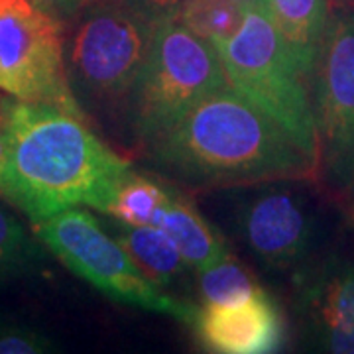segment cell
I'll return each mask as SVG.
<instances>
[{
    "label": "cell",
    "mask_w": 354,
    "mask_h": 354,
    "mask_svg": "<svg viewBox=\"0 0 354 354\" xmlns=\"http://www.w3.org/2000/svg\"><path fill=\"white\" fill-rule=\"evenodd\" d=\"M158 20L124 0L95 2L67 46V79L73 95L113 102L128 99L152 48Z\"/></svg>",
    "instance_id": "8992f818"
},
{
    "label": "cell",
    "mask_w": 354,
    "mask_h": 354,
    "mask_svg": "<svg viewBox=\"0 0 354 354\" xmlns=\"http://www.w3.org/2000/svg\"><path fill=\"white\" fill-rule=\"evenodd\" d=\"M171 195L174 191L150 177L140 176L130 167L106 185L95 211L111 216L120 225H158Z\"/></svg>",
    "instance_id": "5bb4252c"
},
{
    "label": "cell",
    "mask_w": 354,
    "mask_h": 354,
    "mask_svg": "<svg viewBox=\"0 0 354 354\" xmlns=\"http://www.w3.org/2000/svg\"><path fill=\"white\" fill-rule=\"evenodd\" d=\"M176 18L193 34L213 44L241 28L244 8L234 0H181Z\"/></svg>",
    "instance_id": "2e32d148"
},
{
    "label": "cell",
    "mask_w": 354,
    "mask_h": 354,
    "mask_svg": "<svg viewBox=\"0 0 354 354\" xmlns=\"http://www.w3.org/2000/svg\"><path fill=\"white\" fill-rule=\"evenodd\" d=\"M299 301L325 351L354 354V264L327 262L319 268L304 283Z\"/></svg>",
    "instance_id": "8fae6325"
},
{
    "label": "cell",
    "mask_w": 354,
    "mask_h": 354,
    "mask_svg": "<svg viewBox=\"0 0 354 354\" xmlns=\"http://www.w3.org/2000/svg\"><path fill=\"white\" fill-rule=\"evenodd\" d=\"M227 83L211 41L193 34L177 18L160 20L148 59L128 97L130 124L146 144Z\"/></svg>",
    "instance_id": "277c9868"
},
{
    "label": "cell",
    "mask_w": 354,
    "mask_h": 354,
    "mask_svg": "<svg viewBox=\"0 0 354 354\" xmlns=\"http://www.w3.org/2000/svg\"><path fill=\"white\" fill-rule=\"evenodd\" d=\"M227 81L290 130L319 158L315 111L279 30L258 2L244 10L241 28L213 41Z\"/></svg>",
    "instance_id": "3957f363"
},
{
    "label": "cell",
    "mask_w": 354,
    "mask_h": 354,
    "mask_svg": "<svg viewBox=\"0 0 354 354\" xmlns=\"http://www.w3.org/2000/svg\"><path fill=\"white\" fill-rule=\"evenodd\" d=\"M0 91L81 113L67 79L62 22L30 0H0Z\"/></svg>",
    "instance_id": "52a82bcc"
},
{
    "label": "cell",
    "mask_w": 354,
    "mask_h": 354,
    "mask_svg": "<svg viewBox=\"0 0 354 354\" xmlns=\"http://www.w3.org/2000/svg\"><path fill=\"white\" fill-rule=\"evenodd\" d=\"M38 258L36 244L24 227L0 205V281L26 274Z\"/></svg>",
    "instance_id": "ac0fdd59"
},
{
    "label": "cell",
    "mask_w": 354,
    "mask_h": 354,
    "mask_svg": "<svg viewBox=\"0 0 354 354\" xmlns=\"http://www.w3.org/2000/svg\"><path fill=\"white\" fill-rule=\"evenodd\" d=\"M234 2H239L242 8L246 10V8H250V6H254V4H258L260 0H234Z\"/></svg>",
    "instance_id": "603a6c76"
},
{
    "label": "cell",
    "mask_w": 354,
    "mask_h": 354,
    "mask_svg": "<svg viewBox=\"0 0 354 354\" xmlns=\"http://www.w3.org/2000/svg\"><path fill=\"white\" fill-rule=\"evenodd\" d=\"M34 232L75 276L109 299L191 325L197 307L179 301L152 283L116 236H109L85 209H64L34 223Z\"/></svg>",
    "instance_id": "5b68a950"
},
{
    "label": "cell",
    "mask_w": 354,
    "mask_h": 354,
    "mask_svg": "<svg viewBox=\"0 0 354 354\" xmlns=\"http://www.w3.org/2000/svg\"><path fill=\"white\" fill-rule=\"evenodd\" d=\"M158 227L164 228L189 268L197 272L228 256L223 236L197 213L187 197L176 191L164 207Z\"/></svg>",
    "instance_id": "4fadbf2b"
},
{
    "label": "cell",
    "mask_w": 354,
    "mask_h": 354,
    "mask_svg": "<svg viewBox=\"0 0 354 354\" xmlns=\"http://www.w3.org/2000/svg\"><path fill=\"white\" fill-rule=\"evenodd\" d=\"M8 102L10 99L0 97V176L6 164V136H8Z\"/></svg>",
    "instance_id": "7402d4cb"
},
{
    "label": "cell",
    "mask_w": 354,
    "mask_h": 354,
    "mask_svg": "<svg viewBox=\"0 0 354 354\" xmlns=\"http://www.w3.org/2000/svg\"><path fill=\"white\" fill-rule=\"evenodd\" d=\"M130 6L138 8L140 12L148 14L153 20L176 18L177 10L181 6V0H124Z\"/></svg>",
    "instance_id": "44dd1931"
},
{
    "label": "cell",
    "mask_w": 354,
    "mask_h": 354,
    "mask_svg": "<svg viewBox=\"0 0 354 354\" xmlns=\"http://www.w3.org/2000/svg\"><path fill=\"white\" fill-rule=\"evenodd\" d=\"M199 293L203 304L230 305L252 297L262 288L246 272V268L230 254L215 264L199 270Z\"/></svg>",
    "instance_id": "e0dca14e"
},
{
    "label": "cell",
    "mask_w": 354,
    "mask_h": 354,
    "mask_svg": "<svg viewBox=\"0 0 354 354\" xmlns=\"http://www.w3.org/2000/svg\"><path fill=\"white\" fill-rule=\"evenodd\" d=\"M315 69L319 146L330 171L354 181V14H337L327 24Z\"/></svg>",
    "instance_id": "ba28073f"
},
{
    "label": "cell",
    "mask_w": 354,
    "mask_h": 354,
    "mask_svg": "<svg viewBox=\"0 0 354 354\" xmlns=\"http://www.w3.org/2000/svg\"><path fill=\"white\" fill-rule=\"evenodd\" d=\"M291 51L299 73L315 71L327 28L325 0H260Z\"/></svg>",
    "instance_id": "7c38bea8"
},
{
    "label": "cell",
    "mask_w": 354,
    "mask_h": 354,
    "mask_svg": "<svg viewBox=\"0 0 354 354\" xmlns=\"http://www.w3.org/2000/svg\"><path fill=\"white\" fill-rule=\"evenodd\" d=\"M241 223L252 252L276 268L297 264L311 241L309 218L283 191H270L248 203Z\"/></svg>",
    "instance_id": "30bf717a"
},
{
    "label": "cell",
    "mask_w": 354,
    "mask_h": 354,
    "mask_svg": "<svg viewBox=\"0 0 354 354\" xmlns=\"http://www.w3.org/2000/svg\"><path fill=\"white\" fill-rule=\"evenodd\" d=\"M130 169L104 146L83 113L46 102H8L0 193L32 225L71 207L95 209L102 191Z\"/></svg>",
    "instance_id": "7a4b0ae2"
},
{
    "label": "cell",
    "mask_w": 354,
    "mask_h": 354,
    "mask_svg": "<svg viewBox=\"0 0 354 354\" xmlns=\"http://www.w3.org/2000/svg\"><path fill=\"white\" fill-rule=\"evenodd\" d=\"M30 2L62 22L65 18H73L77 12L87 10L91 4L99 0H30Z\"/></svg>",
    "instance_id": "ffe728a7"
},
{
    "label": "cell",
    "mask_w": 354,
    "mask_h": 354,
    "mask_svg": "<svg viewBox=\"0 0 354 354\" xmlns=\"http://www.w3.org/2000/svg\"><path fill=\"white\" fill-rule=\"evenodd\" d=\"M116 241L132 256L144 276L162 290L171 286L189 268L174 241L158 225H122L116 232Z\"/></svg>",
    "instance_id": "9a60e30c"
},
{
    "label": "cell",
    "mask_w": 354,
    "mask_h": 354,
    "mask_svg": "<svg viewBox=\"0 0 354 354\" xmlns=\"http://www.w3.org/2000/svg\"><path fill=\"white\" fill-rule=\"evenodd\" d=\"M189 327L211 353L264 354L283 344V319L276 301L264 290L241 304H203Z\"/></svg>",
    "instance_id": "9c48e42d"
},
{
    "label": "cell",
    "mask_w": 354,
    "mask_h": 354,
    "mask_svg": "<svg viewBox=\"0 0 354 354\" xmlns=\"http://www.w3.org/2000/svg\"><path fill=\"white\" fill-rule=\"evenodd\" d=\"M146 150L158 169L191 187L307 179L317 169V156L230 83L148 140Z\"/></svg>",
    "instance_id": "6da1fadb"
},
{
    "label": "cell",
    "mask_w": 354,
    "mask_h": 354,
    "mask_svg": "<svg viewBox=\"0 0 354 354\" xmlns=\"http://www.w3.org/2000/svg\"><path fill=\"white\" fill-rule=\"evenodd\" d=\"M53 342L38 330L0 315V354L51 353Z\"/></svg>",
    "instance_id": "d6986e66"
}]
</instances>
